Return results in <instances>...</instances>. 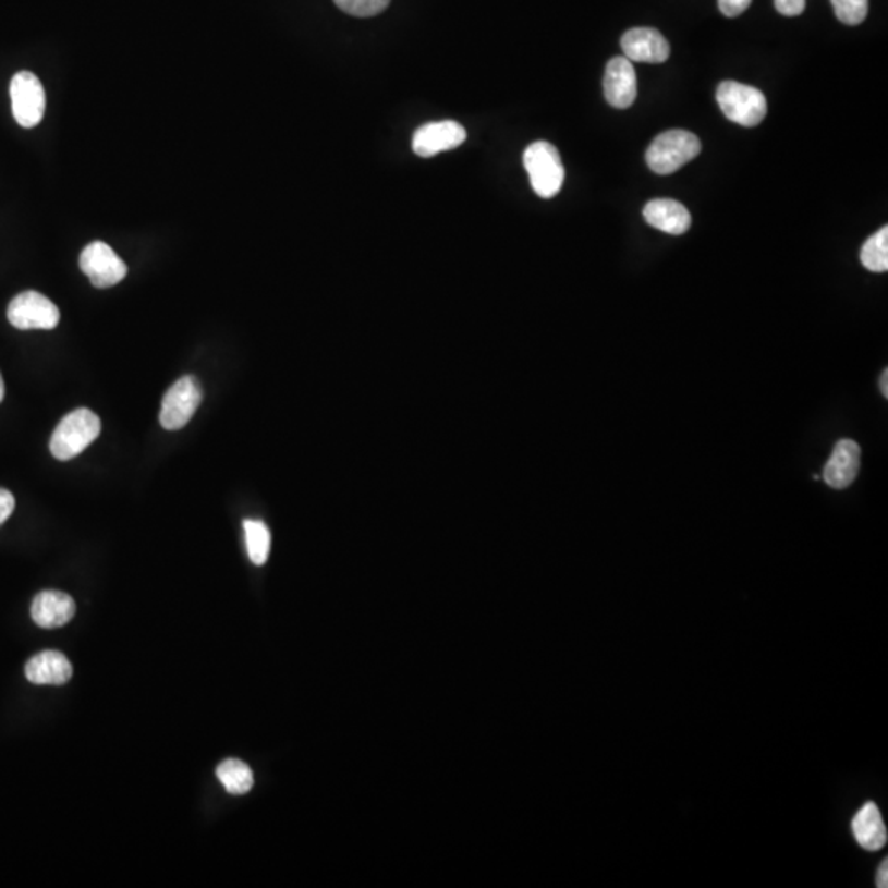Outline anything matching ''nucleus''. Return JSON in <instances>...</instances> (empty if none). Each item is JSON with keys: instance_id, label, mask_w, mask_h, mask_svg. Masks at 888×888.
I'll return each instance as SVG.
<instances>
[{"instance_id": "1", "label": "nucleus", "mask_w": 888, "mask_h": 888, "mask_svg": "<svg viewBox=\"0 0 888 888\" xmlns=\"http://www.w3.org/2000/svg\"><path fill=\"white\" fill-rule=\"evenodd\" d=\"M101 435V419L95 412L77 409L68 413L54 428L50 451L58 461H70L83 453Z\"/></svg>"}, {"instance_id": "2", "label": "nucleus", "mask_w": 888, "mask_h": 888, "mask_svg": "<svg viewBox=\"0 0 888 888\" xmlns=\"http://www.w3.org/2000/svg\"><path fill=\"white\" fill-rule=\"evenodd\" d=\"M523 165L530 177L533 192L540 198H555L564 183V167L555 145L535 142L523 154Z\"/></svg>"}, {"instance_id": "3", "label": "nucleus", "mask_w": 888, "mask_h": 888, "mask_svg": "<svg viewBox=\"0 0 888 888\" xmlns=\"http://www.w3.org/2000/svg\"><path fill=\"white\" fill-rule=\"evenodd\" d=\"M716 99L726 118L742 127H755L767 115V99L757 87L725 81L719 84Z\"/></svg>"}, {"instance_id": "4", "label": "nucleus", "mask_w": 888, "mask_h": 888, "mask_svg": "<svg viewBox=\"0 0 888 888\" xmlns=\"http://www.w3.org/2000/svg\"><path fill=\"white\" fill-rule=\"evenodd\" d=\"M696 135L688 131H668L658 135L647 150V163L657 174H671L700 155Z\"/></svg>"}, {"instance_id": "5", "label": "nucleus", "mask_w": 888, "mask_h": 888, "mask_svg": "<svg viewBox=\"0 0 888 888\" xmlns=\"http://www.w3.org/2000/svg\"><path fill=\"white\" fill-rule=\"evenodd\" d=\"M203 402V387L193 376L178 379L165 393L161 402L160 423L168 431H177L188 425Z\"/></svg>"}, {"instance_id": "6", "label": "nucleus", "mask_w": 888, "mask_h": 888, "mask_svg": "<svg viewBox=\"0 0 888 888\" xmlns=\"http://www.w3.org/2000/svg\"><path fill=\"white\" fill-rule=\"evenodd\" d=\"M12 114L19 125L37 127L45 115L47 96L37 74L21 71L11 81Z\"/></svg>"}, {"instance_id": "7", "label": "nucleus", "mask_w": 888, "mask_h": 888, "mask_svg": "<svg viewBox=\"0 0 888 888\" xmlns=\"http://www.w3.org/2000/svg\"><path fill=\"white\" fill-rule=\"evenodd\" d=\"M80 267L96 289L118 285L127 276V265L106 242L86 245L80 255Z\"/></svg>"}, {"instance_id": "8", "label": "nucleus", "mask_w": 888, "mask_h": 888, "mask_svg": "<svg viewBox=\"0 0 888 888\" xmlns=\"http://www.w3.org/2000/svg\"><path fill=\"white\" fill-rule=\"evenodd\" d=\"M8 318L14 328L28 331L57 328L61 315L58 306L47 296L38 292H24L12 300Z\"/></svg>"}, {"instance_id": "9", "label": "nucleus", "mask_w": 888, "mask_h": 888, "mask_svg": "<svg viewBox=\"0 0 888 888\" xmlns=\"http://www.w3.org/2000/svg\"><path fill=\"white\" fill-rule=\"evenodd\" d=\"M466 141L463 125L454 121L429 122L413 135L412 147L418 157L428 158L453 150Z\"/></svg>"}, {"instance_id": "10", "label": "nucleus", "mask_w": 888, "mask_h": 888, "mask_svg": "<svg viewBox=\"0 0 888 888\" xmlns=\"http://www.w3.org/2000/svg\"><path fill=\"white\" fill-rule=\"evenodd\" d=\"M604 96L612 108H631L637 98V76L632 61L616 57L607 63L604 74Z\"/></svg>"}, {"instance_id": "11", "label": "nucleus", "mask_w": 888, "mask_h": 888, "mask_svg": "<svg viewBox=\"0 0 888 888\" xmlns=\"http://www.w3.org/2000/svg\"><path fill=\"white\" fill-rule=\"evenodd\" d=\"M625 58L638 63H665L670 57L667 38L655 28H632L620 40Z\"/></svg>"}, {"instance_id": "12", "label": "nucleus", "mask_w": 888, "mask_h": 888, "mask_svg": "<svg viewBox=\"0 0 888 888\" xmlns=\"http://www.w3.org/2000/svg\"><path fill=\"white\" fill-rule=\"evenodd\" d=\"M861 467V448L852 439L836 442L831 458L823 470V479L832 489H846L854 483Z\"/></svg>"}, {"instance_id": "13", "label": "nucleus", "mask_w": 888, "mask_h": 888, "mask_svg": "<svg viewBox=\"0 0 888 888\" xmlns=\"http://www.w3.org/2000/svg\"><path fill=\"white\" fill-rule=\"evenodd\" d=\"M31 613L38 628H63L76 613V604L70 594L61 591H41L32 603Z\"/></svg>"}, {"instance_id": "14", "label": "nucleus", "mask_w": 888, "mask_h": 888, "mask_svg": "<svg viewBox=\"0 0 888 888\" xmlns=\"http://www.w3.org/2000/svg\"><path fill=\"white\" fill-rule=\"evenodd\" d=\"M25 677L31 683L44 686H61L73 677V665L61 652L47 650L35 655L25 665Z\"/></svg>"}, {"instance_id": "15", "label": "nucleus", "mask_w": 888, "mask_h": 888, "mask_svg": "<svg viewBox=\"0 0 888 888\" xmlns=\"http://www.w3.org/2000/svg\"><path fill=\"white\" fill-rule=\"evenodd\" d=\"M644 218L652 228L671 235H681L691 228V215L673 199H654L644 208Z\"/></svg>"}, {"instance_id": "16", "label": "nucleus", "mask_w": 888, "mask_h": 888, "mask_svg": "<svg viewBox=\"0 0 888 888\" xmlns=\"http://www.w3.org/2000/svg\"><path fill=\"white\" fill-rule=\"evenodd\" d=\"M852 835L865 851H880L887 842V828L880 810L875 803L868 802L859 810L852 819Z\"/></svg>"}, {"instance_id": "17", "label": "nucleus", "mask_w": 888, "mask_h": 888, "mask_svg": "<svg viewBox=\"0 0 888 888\" xmlns=\"http://www.w3.org/2000/svg\"><path fill=\"white\" fill-rule=\"evenodd\" d=\"M245 547H247L248 558L252 563L261 567L267 563L272 547V535L269 526L260 520H245L244 522Z\"/></svg>"}, {"instance_id": "18", "label": "nucleus", "mask_w": 888, "mask_h": 888, "mask_svg": "<svg viewBox=\"0 0 888 888\" xmlns=\"http://www.w3.org/2000/svg\"><path fill=\"white\" fill-rule=\"evenodd\" d=\"M219 781L224 784L226 791L231 794H245L254 787V774L244 762L229 758L216 768Z\"/></svg>"}, {"instance_id": "19", "label": "nucleus", "mask_w": 888, "mask_h": 888, "mask_svg": "<svg viewBox=\"0 0 888 888\" xmlns=\"http://www.w3.org/2000/svg\"><path fill=\"white\" fill-rule=\"evenodd\" d=\"M861 261L871 272L881 273L888 270V228H881L865 241L861 251Z\"/></svg>"}, {"instance_id": "20", "label": "nucleus", "mask_w": 888, "mask_h": 888, "mask_svg": "<svg viewBox=\"0 0 888 888\" xmlns=\"http://www.w3.org/2000/svg\"><path fill=\"white\" fill-rule=\"evenodd\" d=\"M836 17L846 25H859L865 21L868 0H831Z\"/></svg>"}, {"instance_id": "21", "label": "nucleus", "mask_w": 888, "mask_h": 888, "mask_svg": "<svg viewBox=\"0 0 888 888\" xmlns=\"http://www.w3.org/2000/svg\"><path fill=\"white\" fill-rule=\"evenodd\" d=\"M334 4L354 17H374L389 8L390 0H334Z\"/></svg>"}, {"instance_id": "22", "label": "nucleus", "mask_w": 888, "mask_h": 888, "mask_svg": "<svg viewBox=\"0 0 888 888\" xmlns=\"http://www.w3.org/2000/svg\"><path fill=\"white\" fill-rule=\"evenodd\" d=\"M775 9L784 17H796L805 12L806 0H775Z\"/></svg>"}, {"instance_id": "23", "label": "nucleus", "mask_w": 888, "mask_h": 888, "mask_svg": "<svg viewBox=\"0 0 888 888\" xmlns=\"http://www.w3.org/2000/svg\"><path fill=\"white\" fill-rule=\"evenodd\" d=\"M751 2L752 0H719V11H721L726 17H739V15L747 11Z\"/></svg>"}, {"instance_id": "24", "label": "nucleus", "mask_w": 888, "mask_h": 888, "mask_svg": "<svg viewBox=\"0 0 888 888\" xmlns=\"http://www.w3.org/2000/svg\"><path fill=\"white\" fill-rule=\"evenodd\" d=\"M15 509V499L11 490L0 487V525L8 522Z\"/></svg>"}, {"instance_id": "25", "label": "nucleus", "mask_w": 888, "mask_h": 888, "mask_svg": "<svg viewBox=\"0 0 888 888\" xmlns=\"http://www.w3.org/2000/svg\"><path fill=\"white\" fill-rule=\"evenodd\" d=\"M877 887L878 888L888 887V861H887V859H885V861L881 862L880 867H878Z\"/></svg>"}, {"instance_id": "26", "label": "nucleus", "mask_w": 888, "mask_h": 888, "mask_svg": "<svg viewBox=\"0 0 888 888\" xmlns=\"http://www.w3.org/2000/svg\"><path fill=\"white\" fill-rule=\"evenodd\" d=\"M880 390H881V396H884L885 399H887V397H888V369H885L884 374H881V377H880Z\"/></svg>"}, {"instance_id": "27", "label": "nucleus", "mask_w": 888, "mask_h": 888, "mask_svg": "<svg viewBox=\"0 0 888 888\" xmlns=\"http://www.w3.org/2000/svg\"><path fill=\"white\" fill-rule=\"evenodd\" d=\"M4 396H5V384L4 379H2V374H0V402L4 400Z\"/></svg>"}]
</instances>
